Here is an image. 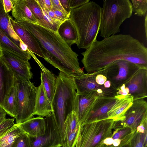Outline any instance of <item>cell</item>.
<instances>
[{"label":"cell","instance_id":"obj_19","mask_svg":"<svg viewBox=\"0 0 147 147\" xmlns=\"http://www.w3.org/2000/svg\"><path fill=\"white\" fill-rule=\"evenodd\" d=\"M29 53L40 68L41 82L49 100L51 102L55 91L56 78L49 70L46 68L38 59L34 54L31 51Z\"/></svg>","mask_w":147,"mask_h":147},{"label":"cell","instance_id":"obj_28","mask_svg":"<svg viewBox=\"0 0 147 147\" xmlns=\"http://www.w3.org/2000/svg\"><path fill=\"white\" fill-rule=\"evenodd\" d=\"M80 126V124L78 121L76 114L73 111L68 115L64 123L63 127V143L62 146L66 138Z\"/></svg>","mask_w":147,"mask_h":147},{"label":"cell","instance_id":"obj_41","mask_svg":"<svg viewBox=\"0 0 147 147\" xmlns=\"http://www.w3.org/2000/svg\"><path fill=\"white\" fill-rule=\"evenodd\" d=\"M51 1L52 3V9L59 10L67 13L61 5L59 0H51Z\"/></svg>","mask_w":147,"mask_h":147},{"label":"cell","instance_id":"obj_38","mask_svg":"<svg viewBox=\"0 0 147 147\" xmlns=\"http://www.w3.org/2000/svg\"><path fill=\"white\" fill-rule=\"evenodd\" d=\"M52 10L58 18L63 21L69 18L70 16L62 11L56 9Z\"/></svg>","mask_w":147,"mask_h":147},{"label":"cell","instance_id":"obj_8","mask_svg":"<svg viewBox=\"0 0 147 147\" xmlns=\"http://www.w3.org/2000/svg\"><path fill=\"white\" fill-rule=\"evenodd\" d=\"M140 68L139 65L132 62L119 60L110 64L105 69L107 79L117 90Z\"/></svg>","mask_w":147,"mask_h":147},{"label":"cell","instance_id":"obj_4","mask_svg":"<svg viewBox=\"0 0 147 147\" xmlns=\"http://www.w3.org/2000/svg\"><path fill=\"white\" fill-rule=\"evenodd\" d=\"M55 86L51 106L63 145L64 123L68 115L74 111L77 92L73 77L61 71L56 78Z\"/></svg>","mask_w":147,"mask_h":147},{"label":"cell","instance_id":"obj_34","mask_svg":"<svg viewBox=\"0 0 147 147\" xmlns=\"http://www.w3.org/2000/svg\"><path fill=\"white\" fill-rule=\"evenodd\" d=\"M11 147H32L29 135L23 133L16 138Z\"/></svg>","mask_w":147,"mask_h":147},{"label":"cell","instance_id":"obj_45","mask_svg":"<svg viewBox=\"0 0 147 147\" xmlns=\"http://www.w3.org/2000/svg\"><path fill=\"white\" fill-rule=\"evenodd\" d=\"M7 114L4 110L0 107V124L6 119V116Z\"/></svg>","mask_w":147,"mask_h":147},{"label":"cell","instance_id":"obj_24","mask_svg":"<svg viewBox=\"0 0 147 147\" xmlns=\"http://www.w3.org/2000/svg\"><path fill=\"white\" fill-rule=\"evenodd\" d=\"M133 101L132 96L129 95L121 98L108 113V118L114 121L122 120L125 111Z\"/></svg>","mask_w":147,"mask_h":147},{"label":"cell","instance_id":"obj_44","mask_svg":"<svg viewBox=\"0 0 147 147\" xmlns=\"http://www.w3.org/2000/svg\"><path fill=\"white\" fill-rule=\"evenodd\" d=\"M114 140L111 137L105 138L103 141V144L105 147H109L113 144Z\"/></svg>","mask_w":147,"mask_h":147},{"label":"cell","instance_id":"obj_13","mask_svg":"<svg viewBox=\"0 0 147 147\" xmlns=\"http://www.w3.org/2000/svg\"><path fill=\"white\" fill-rule=\"evenodd\" d=\"M124 84L129 90V95L132 96L133 100L146 98L147 69L140 68Z\"/></svg>","mask_w":147,"mask_h":147},{"label":"cell","instance_id":"obj_46","mask_svg":"<svg viewBox=\"0 0 147 147\" xmlns=\"http://www.w3.org/2000/svg\"><path fill=\"white\" fill-rule=\"evenodd\" d=\"M145 16L144 26L145 29V35L146 40L147 39V14H146Z\"/></svg>","mask_w":147,"mask_h":147},{"label":"cell","instance_id":"obj_21","mask_svg":"<svg viewBox=\"0 0 147 147\" xmlns=\"http://www.w3.org/2000/svg\"><path fill=\"white\" fill-rule=\"evenodd\" d=\"M18 124L21 129L30 136L39 137L43 135L45 132V118L40 116L32 118Z\"/></svg>","mask_w":147,"mask_h":147},{"label":"cell","instance_id":"obj_43","mask_svg":"<svg viewBox=\"0 0 147 147\" xmlns=\"http://www.w3.org/2000/svg\"><path fill=\"white\" fill-rule=\"evenodd\" d=\"M45 11L47 12L49 16L51 19L53 20H54L61 23H62L64 21H63L62 20L58 18L55 15V13L52 10H49Z\"/></svg>","mask_w":147,"mask_h":147},{"label":"cell","instance_id":"obj_1","mask_svg":"<svg viewBox=\"0 0 147 147\" xmlns=\"http://www.w3.org/2000/svg\"><path fill=\"white\" fill-rule=\"evenodd\" d=\"M81 54L82 62L88 73L105 68L119 60L147 69V48L129 35H114L100 41L96 40Z\"/></svg>","mask_w":147,"mask_h":147},{"label":"cell","instance_id":"obj_9","mask_svg":"<svg viewBox=\"0 0 147 147\" xmlns=\"http://www.w3.org/2000/svg\"><path fill=\"white\" fill-rule=\"evenodd\" d=\"M147 118V103L144 99L134 100L125 111L122 120L115 121L113 129L130 127L135 132L137 127Z\"/></svg>","mask_w":147,"mask_h":147},{"label":"cell","instance_id":"obj_11","mask_svg":"<svg viewBox=\"0 0 147 147\" xmlns=\"http://www.w3.org/2000/svg\"><path fill=\"white\" fill-rule=\"evenodd\" d=\"M95 72H84L73 77L77 94L94 91L100 97H111L117 95V90L113 88H107L104 85L98 84L95 81Z\"/></svg>","mask_w":147,"mask_h":147},{"label":"cell","instance_id":"obj_40","mask_svg":"<svg viewBox=\"0 0 147 147\" xmlns=\"http://www.w3.org/2000/svg\"><path fill=\"white\" fill-rule=\"evenodd\" d=\"M4 10L6 13H8L11 11L13 7V5L11 0H3Z\"/></svg>","mask_w":147,"mask_h":147},{"label":"cell","instance_id":"obj_16","mask_svg":"<svg viewBox=\"0 0 147 147\" xmlns=\"http://www.w3.org/2000/svg\"><path fill=\"white\" fill-rule=\"evenodd\" d=\"M2 58L7 63L16 74L24 79L30 81L33 74L29 60L24 59L3 51Z\"/></svg>","mask_w":147,"mask_h":147},{"label":"cell","instance_id":"obj_30","mask_svg":"<svg viewBox=\"0 0 147 147\" xmlns=\"http://www.w3.org/2000/svg\"><path fill=\"white\" fill-rule=\"evenodd\" d=\"M147 131L144 133L134 132L130 140V147H147Z\"/></svg>","mask_w":147,"mask_h":147},{"label":"cell","instance_id":"obj_27","mask_svg":"<svg viewBox=\"0 0 147 147\" xmlns=\"http://www.w3.org/2000/svg\"><path fill=\"white\" fill-rule=\"evenodd\" d=\"M24 133L18 124H15L0 137V147H11L16 138Z\"/></svg>","mask_w":147,"mask_h":147},{"label":"cell","instance_id":"obj_33","mask_svg":"<svg viewBox=\"0 0 147 147\" xmlns=\"http://www.w3.org/2000/svg\"><path fill=\"white\" fill-rule=\"evenodd\" d=\"M80 126L69 134L65 139L62 147H75L80 131Z\"/></svg>","mask_w":147,"mask_h":147},{"label":"cell","instance_id":"obj_7","mask_svg":"<svg viewBox=\"0 0 147 147\" xmlns=\"http://www.w3.org/2000/svg\"><path fill=\"white\" fill-rule=\"evenodd\" d=\"M15 86L18 93L16 124H20L32 118L35 107L37 87L30 81L16 74Z\"/></svg>","mask_w":147,"mask_h":147},{"label":"cell","instance_id":"obj_20","mask_svg":"<svg viewBox=\"0 0 147 147\" xmlns=\"http://www.w3.org/2000/svg\"><path fill=\"white\" fill-rule=\"evenodd\" d=\"M52 112L51 102L41 82L40 85L37 87L34 115L46 117L50 115Z\"/></svg>","mask_w":147,"mask_h":147},{"label":"cell","instance_id":"obj_10","mask_svg":"<svg viewBox=\"0 0 147 147\" xmlns=\"http://www.w3.org/2000/svg\"><path fill=\"white\" fill-rule=\"evenodd\" d=\"M46 129L42 135L29 136L32 147H61L62 142L59 128L52 113L45 117Z\"/></svg>","mask_w":147,"mask_h":147},{"label":"cell","instance_id":"obj_25","mask_svg":"<svg viewBox=\"0 0 147 147\" xmlns=\"http://www.w3.org/2000/svg\"><path fill=\"white\" fill-rule=\"evenodd\" d=\"M57 32L61 38L70 47L76 44L78 35L75 28L69 19L63 22L58 28Z\"/></svg>","mask_w":147,"mask_h":147},{"label":"cell","instance_id":"obj_37","mask_svg":"<svg viewBox=\"0 0 147 147\" xmlns=\"http://www.w3.org/2000/svg\"><path fill=\"white\" fill-rule=\"evenodd\" d=\"M41 8L45 11L52 10L51 0H37Z\"/></svg>","mask_w":147,"mask_h":147},{"label":"cell","instance_id":"obj_36","mask_svg":"<svg viewBox=\"0 0 147 147\" xmlns=\"http://www.w3.org/2000/svg\"><path fill=\"white\" fill-rule=\"evenodd\" d=\"M90 1L89 0H69L71 9L78 7Z\"/></svg>","mask_w":147,"mask_h":147},{"label":"cell","instance_id":"obj_35","mask_svg":"<svg viewBox=\"0 0 147 147\" xmlns=\"http://www.w3.org/2000/svg\"><path fill=\"white\" fill-rule=\"evenodd\" d=\"M14 118L6 119L0 124V137L14 125Z\"/></svg>","mask_w":147,"mask_h":147},{"label":"cell","instance_id":"obj_48","mask_svg":"<svg viewBox=\"0 0 147 147\" xmlns=\"http://www.w3.org/2000/svg\"><path fill=\"white\" fill-rule=\"evenodd\" d=\"M3 54V51L0 47V57L2 56Z\"/></svg>","mask_w":147,"mask_h":147},{"label":"cell","instance_id":"obj_22","mask_svg":"<svg viewBox=\"0 0 147 147\" xmlns=\"http://www.w3.org/2000/svg\"><path fill=\"white\" fill-rule=\"evenodd\" d=\"M13 7L11 14L16 21H25L37 24L34 17L27 5L25 0H11Z\"/></svg>","mask_w":147,"mask_h":147},{"label":"cell","instance_id":"obj_14","mask_svg":"<svg viewBox=\"0 0 147 147\" xmlns=\"http://www.w3.org/2000/svg\"><path fill=\"white\" fill-rule=\"evenodd\" d=\"M123 96L117 95L111 97H98L84 123L108 119V113Z\"/></svg>","mask_w":147,"mask_h":147},{"label":"cell","instance_id":"obj_26","mask_svg":"<svg viewBox=\"0 0 147 147\" xmlns=\"http://www.w3.org/2000/svg\"><path fill=\"white\" fill-rule=\"evenodd\" d=\"M18 93L16 86L11 87L5 98L2 108L7 114L15 118L18 104Z\"/></svg>","mask_w":147,"mask_h":147},{"label":"cell","instance_id":"obj_31","mask_svg":"<svg viewBox=\"0 0 147 147\" xmlns=\"http://www.w3.org/2000/svg\"><path fill=\"white\" fill-rule=\"evenodd\" d=\"M132 12L140 17L144 16L147 11V0H131Z\"/></svg>","mask_w":147,"mask_h":147},{"label":"cell","instance_id":"obj_3","mask_svg":"<svg viewBox=\"0 0 147 147\" xmlns=\"http://www.w3.org/2000/svg\"><path fill=\"white\" fill-rule=\"evenodd\" d=\"M101 10V7L93 1L71 9L69 19L77 32L76 44L78 48L86 49L97 40Z\"/></svg>","mask_w":147,"mask_h":147},{"label":"cell","instance_id":"obj_32","mask_svg":"<svg viewBox=\"0 0 147 147\" xmlns=\"http://www.w3.org/2000/svg\"><path fill=\"white\" fill-rule=\"evenodd\" d=\"M135 132L133 131L132 129L130 127H125L115 129L112 133L111 137L113 140L119 139H123Z\"/></svg>","mask_w":147,"mask_h":147},{"label":"cell","instance_id":"obj_47","mask_svg":"<svg viewBox=\"0 0 147 147\" xmlns=\"http://www.w3.org/2000/svg\"><path fill=\"white\" fill-rule=\"evenodd\" d=\"M130 141L119 147H130Z\"/></svg>","mask_w":147,"mask_h":147},{"label":"cell","instance_id":"obj_18","mask_svg":"<svg viewBox=\"0 0 147 147\" xmlns=\"http://www.w3.org/2000/svg\"><path fill=\"white\" fill-rule=\"evenodd\" d=\"M10 16L4 9L3 0H0V29L13 42L24 51H28L27 46L24 43L14 32L9 18Z\"/></svg>","mask_w":147,"mask_h":147},{"label":"cell","instance_id":"obj_29","mask_svg":"<svg viewBox=\"0 0 147 147\" xmlns=\"http://www.w3.org/2000/svg\"><path fill=\"white\" fill-rule=\"evenodd\" d=\"M28 7L35 18L37 24L44 27L45 23L42 9L37 0H25Z\"/></svg>","mask_w":147,"mask_h":147},{"label":"cell","instance_id":"obj_6","mask_svg":"<svg viewBox=\"0 0 147 147\" xmlns=\"http://www.w3.org/2000/svg\"><path fill=\"white\" fill-rule=\"evenodd\" d=\"M114 121L107 119L80 125L76 147H105L103 141L111 136Z\"/></svg>","mask_w":147,"mask_h":147},{"label":"cell","instance_id":"obj_12","mask_svg":"<svg viewBox=\"0 0 147 147\" xmlns=\"http://www.w3.org/2000/svg\"><path fill=\"white\" fill-rule=\"evenodd\" d=\"M99 97H100V96L94 91L80 94L77 93L74 111L80 125L85 123L96 100Z\"/></svg>","mask_w":147,"mask_h":147},{"label":"cell","instance_id":"obj_17","mask_svg":"<svg viewBox=\"0 0 147 147\" xmlns=\"http://www.w3.org/2000/svg\"><path fill=\"white\" fill-rule=\"evenodd\" d=\"M13 29L28 49L45 59V56L39 44L34 36L29 31L18 24L11 17L9 18Z\"/></svg>","mask_w":147,"mask_h":147},{"label":"cell","instance_id":"obj_42","mask_svg":"<svg viewBox=\"0 0 147 147\" xmlns=\"http://www.w3.org/2000/svg\"><path fill=\"white\" fill-rule=\"evenodd\" d=\"M59 1L67 13L70 15L71 9L70 7L69 0H59Z\"/></svg>","mask_w":147,"mask_h":147},{"label":"cell","instance_id":"obj_5","mask_svg":"<svg viewBox=\"0 0 147 147\" xmlns=\"http://www.w3.org/2000/svg\"><path fill=\"white\" fill-rule=\"evenodd\" d=\"M132 12L129 0H104L99 28L100 36L105 38L119 32L120 26L131 17Z\"/></svg>","mask_w":147,"mask_h":147},{"label":"cell","instance_id":"obj_39","mask_svg":"<svg viewBox=\"0 0 147 147\" xmlns=\"http://www.w3.org/2000/svg\"><path fill=\"white\" fill-rule=\"evenodd\" d=\"M136 131L141 133L147 131V118L145 119L137 127Z\"/></svg>","mask_w":147,"mask_h":147},{"label":"cell","instance_id":"obj_15","mask_svg":"<svg viewBox=\"0 0 147 147\" xmlns=\"http://www.w3.org/2000/svg\"><path fill=\"white\" fill-rule=\"evenodd\" d=\"M16 76L14 71L0 57V107L2 108L10 90L15 85Z\"/></svg>","mask_w":147,"mask_h":147},{"label":"cell","instance_id":"obj_23","mask_svg":"<svg viewBox=\"0 0 147 147\" xmlns=\"http://www.w3.org/2000/svg\"><path fill=\"white\" fill-rule=\"evenodd\" d=\"M0 47L5 51L21 58L29 60L31 56L28 51H24L13 42L0 29Z\"/></svg>","mask_w":147,"mask_h":147},{"label":"cell","instance_id":"obj_2","mask_svg":"<svg viewBox=\"0 0 147 147\" xmlns=\"http://www.w3.org/2000/svg\"><path fill=\"white\" fill-rule=\"evenodd\" d=\"M15 21L34 36L43 48L45 61L60 71L72 77L83 72L80 66L78 55L57 32L37 24Z\"/></svg>","mask_w":147,"mask_h":147}]
</instances>
